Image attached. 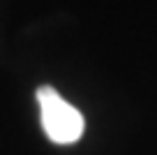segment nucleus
I'll return each mask as SVG.
<instances>
[{
    "label": "nucleus",
    "instance_id": "nucleus-1",
    "mask_svg": "<svg viewBox=\"0 0 157 155\" xmlns=\"http://www.w3.org/2000/svg\"><path fill=\"white\" fill-rule=\"evenodd\" d=\"M37 102H39V113H42V127L46 137L60 146L74 144L83 134V116L76 109L65 102L53 88H39L37 90Z\"/></svg>",
    "mask_w": 157,
    "mask_h": 155
}]
</instances>
